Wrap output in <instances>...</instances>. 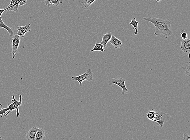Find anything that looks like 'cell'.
<instances>
[{
	"label": "cell",
	"instance_id": "obj_1",
	"mask_svg": "<svg viewBox=\"0 0 190 140\" xmlns=\"http://www.w3.org/2000/svg\"><path fill=\"white\" fill-rule=\"evenodd\" d=\"M143 20L147 23H151L155 27L154 35H162L165 39L169 36H172V29L171 25V21L167 19H159L154 17L143 18Z\"/></svg>",
	"mask_w": 190,
	"mask_h": 140
},
{
	"label": "cell",
	"instance_id": "obj_2",
	"mask_svg": "<svg viewBox=\"0 0 190 140\" xmlns=\"http://www.w3.org/2000/svg\"><path fill=\"white\" fill-rule=\"evenodd\" d=\"M12 101L13 103L10 104H8V107L6 108H3L2 107H1V110H0V115H1V118L4 116L5 117L7 115H8L10 113L12 112L13 110H16V115L17 117L19 115V110L18 109L19 107L22 105V95L19 94V101L17 100L15 97L14 94L12 95Z\"/></svg>",
	"mask_w": 190,
	"mask_h": 140
},
{
	"label": "cell",
	"instance_id": "obj_3",
	"mask_svg": "<svg viewBox=\"0 0 190 140\" xmlns=\"http://www.w3.org/2000/svg\"><path fill=\"white\" fill-rule=\"evenodd\" d=\"M154 117L152 120L155 121L160 127H163L164 123L170 120L171 116L169 114L160 111L159 110L154 109Z\"/></svg>",
	"mask_w": 190,
	"mask_h": 140
},
{
	"label": "cell",
	"instance_id": "obj_4",
	"mask_svg": "<svg viewBox=\"0 0 190 140\" xmlns=\"http://www.w3.org/2000/svg\"><path fill=\"white\" fill-rule=\"evenodd\" d=\"M125 79L121 78H110L108 80V84L110 86L112 85V84H115L121 87L122 89V94L124 95L126 92H129V90L126 87L125 84Z\"/></svg>",
	"mask_w": 190,
	"mask_h": 140
},
{
	"label": "cell",
	"instance_id": "obj_5",
	"mask_svg": "<svg viewBox=\"0 0 190 140\" xmlns=\"http://www.w3.org/2000/svg\"><path fill=\"white\" fill-rule=\"evenodd\" d=\"M20 41V37L18 34H15L13 36L12 39V59L15 58L16 55V53L18 51V47L19 45V43Z\"/></svg>",
	"mask_w": 190,
	"mask_h": 140
},
{
	"label": "cell",
	"instance_id": "obj_6",
	"mask_svg": "<svg viewBox=\"0 0 190 140\" xmlns=\"http://www.w3.org/2000/svg\"><path fill=\"white\" fill-rule=\"evenodd\" d=\"M30 25H31V23L24 26L17 27L16 28V29L18 30L17 34L21 37L24 38L26 33L30 31L31 30V28H30Z\"/></svg>",
	"mask_w": 190,
	"mask_h": 140
},
{
	"label": "cell",
	"instance_id": "obj_7",
	"mask_svg": "<svg viewBox=\"0 0 190 140\" xmlns=\"http://www.w3.org/2000/svg\"><path fill=\"white\" fill-rule=\"evenodd\" d=\"M39 128L33 126L27 133L25 138L28 140H35V136Z\"/></svg>",
	"mask_w": 190,
	"mask_h": 140
},
{
	"label": "cell",
	"instance_id": "obj_8",
	"mask_svg": "<svg viewBox=\"0 0 190 140\" xmlns=\"http://www.w3.org/2000/svg\"><path fill=\"white\" fill-rule=\"evenodd\" d=\"M181 50L185 53L190 52V39H182L181 44L180 45Z\"/></svg>",
	"mask_w": 190,
	"mask_h": 140
},
{
	"label": "cell",
	"instance_id": "obj_9",
	"mask_svg": "<svg viewBox=\"0 0 190 140\" xmlns=\"http://www.w3.org/2000/svg\"><path fill=\"white\" fill-rule=\"evenodd\" d=\"M110 42L115 49L120 48L123 46L122 42L114 35H112L111 40H110Z\"/></svg>",
	"mask_w": 190,
	"mask_h": 140
},
{
	"label": "cell",
	"instance_id": "obj_10",
	"mask_svg": "<svg viewBox=\"0 0 190 140\" xmlns=\"http://www.w3.org/2000/svg\"><path fill=\"white\" fill-rule=\"evenodd\" d=\"M112 35V33L111 32H108L106 34H104L103 35L101 43L104 46V49L106 47L107 44L108 42L111 40Z\"/></svg>",
	"mask_w": 190,
	"mask_h": 140
},
{
	"label": "cell",
	"instance_id": "obj_11",
	"mask_svg": "<svg viewBox=\"0 0 190 140\" xmlns=\"http://www.w3.org/2000/svg\"><path fill=\"white\" fill-rule=\"evenodd\" d=\"M82 8L88 10L96 0H79Z\"/></svg>",
	"mask_w": 190,
	"mask_h": 140
},
{
	"label": "cell",
	"instance_id": "obj_12",
	"mask_svg": "<svg viewBox=\"0 0 190 140\" xmlns=\"http://www.w3.org/2000/svg\"><path fill=\"white\" fill-rule=\"evenodd\" d=\"M46 140V136L44 130L43 129L39 128L35 136V140Z\"/></svg>",
	"mask_w": 190,
	"mask_h": 140
},
{
	"label": "cell",
	"instance_id": "obj_13",
	"mask_svg": "<svg viewBox=\"0 0 190 140\" xmlns=\"http://www.w3.org/2000/svg\"><path fill=\"white\" fill-rule=\"evenodd\" d=\"M1 28H4L8 32L10 36L13 37V34H14V32H13V29L10 27L7 26L4 23L2 18L0 19V29Z\"/></svg>",
	"mask_w": 190,
	"mask_h": 140
},
{
	"label": "cell",
	"instance_id": "obj_14",
	"mask_svg": "<svg viewBox=\"0 0 190 140\" xmlns=\"http://www.w3.org/2000/svg\"><path fill=\"white\" fill-rule=\"evenodd\" d=\"M63 0H44V3L46 6L51 7V5L58 6L61 3H62Z\"/></svg>",
	"mask_w": 190,
	"mask_h": 140
},
{
	"label": "cell",
	"instance_id": "obj_15",
	"mask_svg": "<svg viewBox=\"0 0 190 140\" xmlns=\"http://www.w3.org/2000/svg\"><path fill=\"white\" fill-rule=\"evenodd\" d=\"M72 80H77L79 83L80 86H81L82 84H83V82L84 80H86V78L85 73H84L83 74L77 76V77H72Z\"/></svg>",
	"mask_w": 190,
	"mask_h": 140
},
{
	"label": "cell",
	"instance_id": "obj_16",
	"mask_svg": "<svg viewBox=\"0 0 190 140\" xmlns=\"http://www.w3.org/2000/svg\"><path fill=\"white\" fill-rule=\"evenodd\" d=\"M129 24L133 26V29L135 30L134 34L135 35H137L138 33V26L139 24V22L136 21L135 18H134L132 19L131 22L129 23Z\"/></svg>",
	"mask_w": 190,
	"mask_h": 140
},
{
	"label": "cell",
	"instance_id": "obj_17",
	"mask_svg": "<svg viewBox=\"0 0 190 140\" xmlns=\"http://www.w3.org/2000/svg\"><path fill=\"white\" fill-rule=\"evenodd\" d=\"M95 51H100L102 52H104L105 51V50L104 49V46L102 44L96 43L93 48L91 50L90 52H92Z\"/></svg>",
	"mask_w": 190,
	"mask_h": 140
},
{
	"label": "cell",
	"instance_id": "obj_18",
	"mask_svg": "<svg viewBox=\"0 0 190 140\" xmlns=\"http://www.w3.org/2000/svg\"><path fill=\"white\" fill-rule=\"evenodd\" d=\"M86 77V80L88 82H90L93 80V75L92 71L90 69L87 70L85 72Z\"/></svg>",
	"mask_w": 190,
	"mask_h": 140
},
{
	"label": "cell",
	"instance_id": "obj_19",
	"mask_svg": "<svg viewBox=\"0 0 190 140\" xmlns=\"http://www.w3.org/2000/svg\"><path fill=\"white\" fill-rule=\"evenodd\" d=\"M184 70L186 74L188 77L190 76V62H187L186 63L185 66Z\"/></svg>",
	"mask_w": 190,
	"mask_h": 140
},
{
	"label": "cell",
	"instance_id": "obj_20",
	"mask_svg": "<svg viewBox=\"0 0 190 140\" xmlns=\"http://www.w3.org/2000/svg\"><path fill=\"white\" fill-rule=\"evenodd\" d=\"M146 116L147 118H148L149 120L152 121V120L154 118V109L150 110V111L147 113Z\"/></svg>",
	"mask_w": 190,
	"mask_h": 140
},
{
	"label": "cell",
	"instance_id": "obj_21",
	"mask_svg": "<svg viewBox=\"0 0 190 140\" xmlns=\"http://www.w3.org/2000/svg\"><path fill=\"white\" fill-rule=\"evenodd\" d=\"M27 2V0H16L14 6L18 5V6H20L23 5L26 3Z\"/></svg>",
	"mask_w": 190,
	"mask_h": 140
},
{
	"label": "cell",
	"instance_id": "obj_22",
	"mask_svg": "<svg viewBox=\"0 0 190 140\" xmlns=\"http://www.w3.org/2000/svg\"><path fill=\"white\" fill-rule=\"evenodd\" d=\"M180 33H181V38L182 39H188V34L184 30H181L180 32Z\"/></svg>",
	"mask_w": 190,
	"mask_h": 140
},
{
	"label": "cell",
	"instance_id": "obj_23",
	"mask_svg": "<svg viewBox=\"0 0 190 140\" xmlns=\"http://www.w3.org/2000/svg\"><path fill=\"white\" fill-rule=\"evenodd\" d=\"M183 138L184 140H190V136L188 135L187 133H184Z\"/></svg>",
	"mask_w": 190,
	"mask_h": 140
},
{
	"label": "cell",
	"instance_id": "obj_24",
	"mask_svg": "<svg viewBox=\"0 0 190 140\" xmlns=\"http://www.w3.org/2000/svg\"><path fill=\"white\" fill-rule=\"evenodd\" d=\"M5 10H7V8L5 9H0V19L1 18V15H2V13Z\"/></svg>",
	"mask_w": 190,
	"mask_h": 140
},
{
	"label": "cell",
	"instance_id": "obj_25",
	"mask_svg": "<svg viewBox=\"0 0 190 140\" xmlns=\"http://www.w3.org/2000/svg\"><path fill=\"white\" fill-rule=\"evenodd\" d=\"M161 0H155L156 1H157V2H160V1H161Z\"/></svg>",
	"mask_w": 190,
	"mask_h": 140
},
{
	"label": "cell",
	"instance_id": "obj_26",
	"mask_svg": "<svg viewBox=\"0 0 190 140\" xmlns=\"http://www.w3.org/2000/svg\"><path fill=\"white\" fill-rule=\"evenodd\" d=\"M0 105H1V107H2V104H0Z\"/></svg>",
	"mask_w": 190,
	"mask_h": 140
},
{
	"label": "cell",
	"instance_id": "obj_27",
	"mask_svg": "<svg viewBox=\"0 0 190 140\" xmlns=\"http://www.w3.org/2000/svg\"><path fill=\"white\" fill-rule=\"evenodd\" d=\"M2 140V137H0V140Z\"/></svg>",
	"mask_w": 190,
	"mask_h": 140
}]
</instances>
